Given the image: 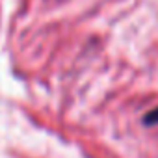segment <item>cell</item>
Wrapping results in <instances>:
<instances>
[{"label":"cell","instance_id":"cell-1","mask_svg":"<svg viewBox=\"0 0 158 158\" xmlns=\"http://www.w3.org/2000/svg\"><path fill=\"white\" fill-rule=\"evenodd\" d=\"M145 121H147V123H158V108L152 110V112L145 117Z\"/></svg>","mask_w":158,"mask_h":158}]
</instances>
